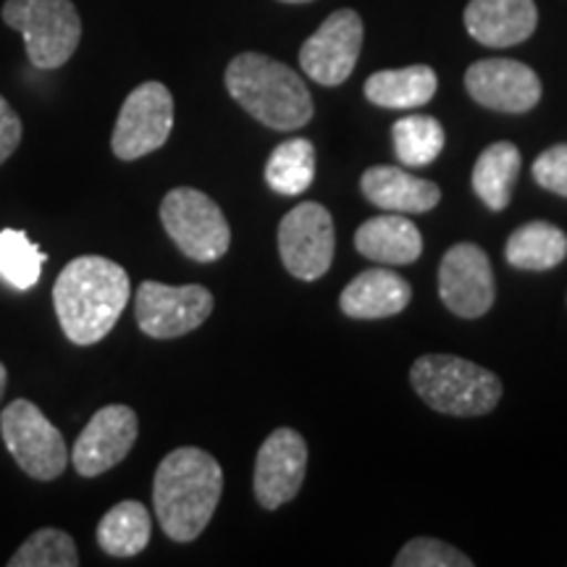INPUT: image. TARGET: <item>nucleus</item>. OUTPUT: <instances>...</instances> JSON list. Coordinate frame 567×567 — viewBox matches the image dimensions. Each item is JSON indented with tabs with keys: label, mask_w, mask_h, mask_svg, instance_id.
I'll return each instance as SVG.
<instances>
[{
	"label": "nucleus",
	"mask_w": 567,
	"mask_h": 567,
	"mask_svg": "<svg viewBox=\"0 0 567 567\" xmlns=\"http://www.w3.org/2000/svg\"><path fill=\"white\" fill-rule=\"evenodd\" d=\"M48 255L32 243L24 229L0 231V279L11 289L27 292L42 276V264Z\"/></svg>",
	"instance_id": "nucleus-26"
},
{
	"label": "nucleus",
	"mask_w": 567,
	"mask_h": 567,
	"mask_svg": "<svg viewBox=\"0 0 567 567\" xmlns=\"http://www.w3.org/2000/svg\"><path fill=\"white\" fill-rule=\"evenodd\" d=\"M6 384H9V371H6V365L0 363V400H3L6 394Z\"/></svg>",
	"instance_id": "nucleus-31"
},
{
	"label": "nucleus",
	"mask_w": 567,
	"mask_h": 567,
	"mask_svg": "<svg viewBox=\"0 0 567 567\" xmlns=\"http://www.w3.org/2000/svg\"><path fill=\"white\" fill-rule=\"evenodd\" d=\"M567 234L555 224L530 221L509 234L505 258L509 266L523 271H547L565 260Z\"/></svg>",
	"instance_id": "nucleus-23"
},
{
	"label": "nucleus",
	"mask_w": 567,
	"mask_h": 567,
	"mask_svg": "<svg viewBox=\"0 0 567 567\" xmlns=\"http://www.w3.org/2000/svg\"><path fill=\"white\" fill-rule=\"evenodd\" d=\"M360 189L373 205L389 213H425L442 200L434 182L408 174L396 166H373L360 179Z\"/></svg>",
	"instance_id": "nucleus-18"
},
{
	"label": "nucleus",
	"mask_w": 567,
	"mask_h": 567,
	"mask_svg": "<svg viewBox=\"0 0 567 567\" xmlns=\"http://www.w3.org/2000/svg\"><path fill=\"white\" fill-rule=\"evenodd\" d=\"M465 87L473 101L499 113H526L542 101L536 71L513 59H486L465 71Z\"/></svg>",
	"instance_id": "nucleus-15"
},
{
	"label": "nucleus",
	"mask_w": 567,
	"mask_h": 567,
	"mask_svg": "<svg viewBox=\"0 0 567 567\" xmlns=\"http://www.w3.org/2000/svg\"><path fill=\"white\" fill-rule=\"evenodd\" d=\"M354 247L360 255L386 266L415 264L423 252V237L405 213H384V216L368 218L354 231Z\"/></svg>",
	"instance_id": "nucleus-19"
},
{
	"label": "nucleus",
	"mask_w": 567,
	"mask_h": 567,
	"mask_svg": "<svg viewBox=\"0 0 567 567\" xmlns=\"http://www.w3.org/2000/svg\"><path fill=\"white\" fill-rule=\"evenodd\" d=\"M21 134H24V126H21L19 113L11 109V103L6 101L3 95H0V166H3L19 147Z\"/></svg>",
	"instance_id": "nucleus-30"
},
{
	"label": "nucleus",
	"mask_w": 567,
	"mask_h": 567,
	"mask_svg": "<svg viewBox=\"0 0 567 567\" xmlns=\"http://www.w3.org/2000/svg\"><path fill=\"white\" fill-rule=\"evenodd\" d=\"M439 297L460 318H481L494 305V271L478 245L450 247L439 266Z\"/></svg>",
	"instance_id": "nucleus-13"
},
{
	"label": "nucleus",
	"mask_w": 567,
	"mask_h": 567,
	"mask_svg": "<svg viewBox=\"0 0 567 567\" xmlns=\"http://www.w3.org/2000/svg\"><path fill=\"white\" fill-rule=\"evenodd\" d=\"M3 21L24 38L40 71L61 69L80 48L82 19L71 0H6Z\"/></svg>",
	"instance_id": "nucleus-5"
},
{
	"label": "nucleus",
	"mask_w": 567,
	"mask_h": 567,
	"mask_svg": "<svg viewBox=\"0 0 567 567\" xmlns=\"http://www.w3.org/2000/svg\"><path fill=\"white\" fill-rule=\"evenodd\" d=\"M130 274L103 255H82L53 284V308L69 342L90 347L113 331L130 302Z\"/></svg>",
	"instance_id": "nucleus-1"
},
{
	"label": "nucleus",
	"mask_w": 567,
	"mask_h": 567,
	"mask_svg": "<svg viewBox=\"0 0 567 567\" xmlns=\"http://www.w3.org/2000/svg\"><path fill=\"white\" fill-rule=\"evenodd\" d=\"M161 224L174 245L195 264L224 258L231 245V229L216 200L195 187H176L163 197Z\"/></svg>",
	"instance_id": "nucleus-6"
},
{
	"label": "nucleus",
	"mask_w": 567,
	"mask_h": 567,
	"mask_svg": "<svg viewBox=\"0 0 567 567\" xmlns=\"http://www.w3.org/2000/svg\"><path fill=\"white\" fill-rule=\"evenodd\" d=\"M226 90L271 130L295 132L313 118V97L302 76L264 53L237 55L226 69Z\"/></svg>",
	"instance_id": "nucleus-3"
},
{
	"label": "nucleus",
	"mask_w": 567,
	"mask_h": 567,
	"mask_svg": "<svg viewBox=\"0 0 567 567\" xmlns=\"http://www.w3.org/2000/svg\"><path fill=\"white\" fill-rule=\"evenodd\" d=\"M410 284L386 268H371L347 284L339 305L342 313L358 321H375L402 313L410 305Z\"/></svg>",
	"instance_id": "nucleus-17"
},
{
	"label": "nucleus",
	"mask_w": 567,
	"mask_h": 567,
	"mask_svg": "<svg viewBox=\"0 0 567 567\" xmlns=\"http://www.w3.org/2000/svg\"><path fill=\"white\" fill-rule=\"evenodd\" d=\"M538 11L534 0H471L465 27L473 40L488 48H513L536 32Z\"/></svg>",
	"instance_id": "nucleus-16"
},
{
	"label": "nucleus",
	"mask_w": 567,
	"mask_h": 567,
	"mask_svg": "<svg viewBox=\"0 0 567 567\" xmlns=\"http://www.w3.org/2000/svg\"><path fill=\"white\" fill-rule=\"evenodd\" d=\"M410 381L425 405L444 415H486L502 400L499 375L455 354H423L410 368Z\"/></svg>",
	"instance_id": "nucleus-4"
},
{
	"label": "nucleus",
	"mask_w": 567,
	"mask_h": 567,
	"mask_svg": "<svg viewBox=\"0 0 567 567\" xmlns=\"http://www.w3.org/2000/svg\"><path fill=\"white\" fill-rule=\"evenodd\" d=\"M174 130V97L166 84L145 82L134 87L118 111L111 147L122 161L145 158L166 145Z\"/></svg>",
	"instance_id": "nucleus-8"
},
{
	"label": "nucleus",
	"mask_w": 567,
	"mask_h": 567,
	"mask_svg": "<svg viewBox=\"0 0 567 567\" xmlns=\"http://www.w3.org/2000/svg\"><path fill=\"white\" fill-rule=\"evenodd\" d=\"M140 434L137 413L126 405H105L90 417L71 450V463L82 478L109 473L130 455Z\"/></svg>",
	"instance_id": "nucleus-12"
},
{
	"label": "nucleus",
	"mask_w": 567,
	"mask_h": 567,
	"mask_svg": "<svg viewBox=\"0 0 567 567\" xmlns=\"http://www.w3.org/2000/svg\"><path fill=\"white\" fill-rule=\"evenodd\" d=\"M334 218L323 205L300 203L279 224V252L295 279H321L334 260Z\"/></svg>",
	"instance_id": "nucleus-10"
},
{
	"label": "nucleus",
	"mask_w": 567,
	"mask_h": 567,
	"mask_svg": "<svg viewBox=\"0 0 567 567\" xmlns=\"http://www.w3.org/2000/svg\"><path fill=\"white\" fill-rule=\"evenodd\" d=\"M316 147L313 142L297 137L281 142L266 163V182L274 193L297 197L313 184Z\"/></svg>",
	"instance_id": "nucleus-24"
},
{
	"label": "nucleus",
	"mask_w": 567,
	"mask_h": 567,
	"mask_svg": "<svg viewBox=\"0 0 567 567\" xmlns=\"http://www.w3.org/2000/svg\"><path fill=\"white\" fill-rule=\"evenodd\" d=\"M439 80L431 66H405L375 71L365 82V97L373 105L392 111L421 109L436 95Z\"/></svg>",
	"instance_id": "nucleus-20"
},
{
	"label": "nucleus",
	"mask_w": 567,
	"mask_h": 567,
	"mask_svg": "<svg viewBox=\"0 0 567 567\" xmlns=\"http://www.w3.org/2000/svg\"><path fill=\"white\" fill-rule=\"evenodd\" d=\"M151 513L142 502H118L97 523V547L111 557H137L151 544Z\"/></svg>",
	"instance_id": "nucleus-21"
},
{
	"label": "nucleus",
	"mask_w": 567,
	"mask_h": 567,
	"mask_svg": "<svg viewBox=\"0 0 567 567\" xmlns=\"http://www.w3.org/2000/svg\"><path fill=\"white\" fill-rule=\"evenodd\" d=\"M0 434L17 465L34 481H55L66 471L63 434L30 400H13L0 413Z\"/></svg>",
	"instance_id": "nucleus-7"
},
{
	"label": "nucleus",
	"mask_w": 567,
	"mask_h": 567,
	"mask_svg": "<svg viewBox=\"0 0 567 567\" xmlns=\"http://www.w3.org/2000/svg\"><path fill=\"white\" fill-rule=\"evenodd\" d=\"M213 313V295L200 284L168 287L161 281H142L134 300V316L142 334L176 339L200 329Z\"/></svg>",
	"instance_id": "nucleus-9"
},
{
	"label": "nucleus",
	"mask_w": 567,
	"mask_h": 567,
	"mask_svg": "<svg viewBox=\"0 0 567 567\" xmlns=\"http://www.w3.org/2000/svg\"><path fill=\"white\" fill-rule=\"evenodd\" d=\"M224 492V471L210 452L179 446L161 460L153 481V507L172 542L187 544L203 534Z\"/></svg>",
	"instance_id": "nucleus-2"
},
{
	"label": "nucleus",
	"mask_w": 567,
	"mask_h": 567,
	"mask_svg": "<svg viewBox=\"0 0 567 567\" xmlns=\"http://www.w3.org/2000/svg\"><path fill=\"white\" fill-rule=\"evenodd\" d=\"M396 567H473V559L452 547V544L439 542L431 536H417L408 542L394 557Z\"/></svg>",
	"instance_id": "nucleus-28"
},
{
	"label": "nucleus",
	"mask_w": 567,
	"mask_h": 567,
	"mask_svg": "<svg viewBox=\"0 0 567 567\" xmlns=\"http://www.w3.org/2000/svg\"><path fill=\"white\" fill-rule=\"evenodd\" d=\"M394 153L405 166L421 168L434 163L444 151V126L434 116H405L392 126Z\"/></svg>",
	"instance_id": "nucleus-25"
},
{
	"label": "nucleus",
	"mask_w": 567,
	"mask_h": 567,
	"mask_svg": "<svg viewBox=\"0 0 567 567\" xmlns=\"http://www.w3.org/2000/svg\"><path fill=\"white\" fill-rule=\"evenodd\" d=\"M281 3H310V0H281Z\"/></svg>",
	"instance_id": "nucleus-32"
},
{
	"label": "nucleus",
	"mask_w": 567,
	"mask_h": 567,
	"mask_svg": "<svg viewBox=\"0 0 567 567\" xmlns=\"http://www.w3.org/2000/svg\"><path fill=\"white\" fill-rule=\"evenodd\" d=\"M517 174H520V151L513 142H494L473 166V189L486 208L505 210L513 200Z\"/></svg>",
	"instance_id": "nucleus-22"
},
{
	"label": "nucleus",
	"mask_w": 567,
	"mask_h": 567,
	"mask_svg": "<svg viewBox=\"0 0 567 567\" xmlns=\"http://www.w3.org/2000/svg\"><path fill=\"white\" fill-rule=\"evenodd\" d=\"M534 179L544 189L567 197V145H555L534 161Z\"/></svg>",
	"instance_id": "nucleus-29"
},
{
	"label": "nucleus",
	"mask_w": 567,
	"mask_h": 567,
	"mask_svg": "<svg viewBox=\"0 0 567 567\" xmlns=\"http://www.w3.org/2000/svg\"><path fill=\"white\" fill-rule=\"evenodd\" d=\"M308 467V444L292 429H276L271 436L260 444L258 460H255L252 488L260 507L279 509L300 494Z\"/></svg>",
	"instance_id": "nucleus-14"
},
{
	"label": "nucleus",
	"mask_w": 567,
	"mask_h": 567,
	"mask_svg": "<svg viewBox=\"0 0 567 567\" xmlns=\"http://www.w3.org/2000/svg\"><path fill=\"white\" fill-rule=\"evenodd\" d=\"M80 551L66 530L40 528L9 559V567H76Z\"/></svg>",
	"instance_id": "nucleus-27"
},
{
	"label": "nucleus",
	"mask_w": 567,
	"mask_h": 567,
	"mask_svg": "<svg viewBox=\"0 0 567 567\" xmlns=\"http://www.w3.org/2000/svg\"><path fill=\"white\" fill-rule=\"evenodd\" d=\"M363 51V19L358 11H334L300 48V66L323 87H337L350 80Z\"/></svg>",
	"instance_id": "nucleus-11"
}]
</instances>
